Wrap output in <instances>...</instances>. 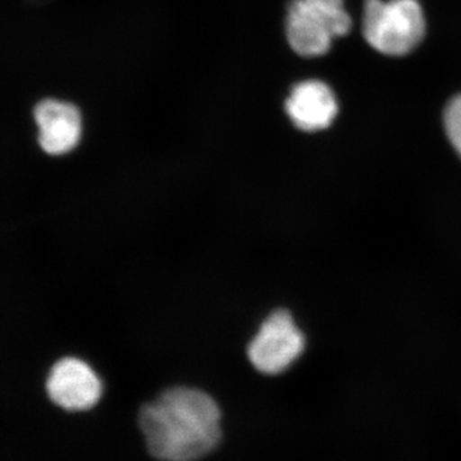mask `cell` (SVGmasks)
Listing matches in <instances>:
<instances>
[{
  "label": "cell",
  "mask_w": 461,
  "mask_h": 461,
  "mask_svg": "<svg viewBox=\"0 0 461 461\" xmlns=\"http://www.w3.org/2000/svg\"><path fill=\"white\" fill-rule=\"evenodd\" d=\"M140 427L150 454L163 461H196L221 439V411L196 388L165 391L141 409Z\"/></svg>",
  "instance_id": "cell-1"
},
{
  "label": "cell",
  "mask_w": 461,
  "mask_h": 461,
  "mask_svg": "<svg viewBox=\"0 0 461 461\" xmlns=\"http://www.w3.org/2000/svg\"><path fill=\"white\" fill-rule=\"evenodd\" d=\"M363 35L366 42L390 57L411 53L426 35V18L417 0H366Z\"/></svg>",
  "instance_id": "cell-2"
},
{
  "label": "cell",
  "mask_w": 461,
  "mask_h": 461,
  "mask_svg": "<svg viewBox=\"0 0 461 461\" xmlns=\"http://www.w3.org/2000/svg\"><path fill=\"white\" fill-rule=\"evenodd\" d=\"M305 348V339L286 311H278L263 321L248 348L249 360L264 375L286 371Z\"/></svg>",
  "instance_id": "cell-3"
},
{
  "label": "cell",
  "mask_w": 461,
  "mask_h": 461,
  "mask_svg": "<svg viewBox=\"0 0 461 461\" xmlns=\"http://www.w3.org/2000/svg\"><path fill=\"white\" fill-rule=\"evenodd\" d=\"M47 391L51 402L60 408L80 411L96 405L102 397L103 384L89 364L66 357L51 369Z\"/></svg>",
  "instance_id": "cell-4"
},
{
  "label": "cell",
  "mask_w": 461,
  "mask_h": 461,
  "mask_svg": "<svg viewBox=\"0 0 461 461\" xmlns=\"http://www.w3.org/2000/svg\"><path fill=\"white\" fill-rule=\"evenodd\" d=\"M285 32L291 50L303 58L324 56L339 38L332 21L305 0L288 3Z\"/></svg>",
  "instance_id": "cell-5"
},
{
  "label": "cell",
  "mask_w": 461,
  "mask_h": 461,
  "mask_svg": "<svg viewBox=\"0 0 461 461\" xmlns=\"http://www.w3.org/2000/svg\"><path fill=\"white\" fill-rule=\"evenodd\" d=\"M35 121L39 127V144L45 153L63 156L80 144L83 114L72 103L42 100L35 108Z\"/></svg>",
  "instance_id": "cell-6"
},
{
  "label": "cell",
  "mask_w": 461,
  "mask_h": 461,
  "mask_svg": "<svg viewBox=\"0 0 461 461\" xmlns=\"http://www.w3.org/2000/svg\"><path fill=\"white\" fill-rule=\"evenodd\" d=\"M287 117L304 132L326 130L339 113L338 99L329 85L320 80L296 84L285 102Z\"/></svg>",
  "instance_id": "cell-7"
},
{
  "label": "cell",
  "mask_w": 461,
  "mask_h": 461,
  "mask_svg": "<svg viewBox=\"0 0 461 461\" xmlns=\"http://www.w3.org/2000/svg\"><path fill=\"white\" fill-rule=\"evenodd\" d=\"M308 5L320 9L336 23L339 36L348 35L351 30V18L344 7V0H305Z\"/></svg>",
  "instance_id": "cell-8"
},
{
  "label": "cell",
  "mask_w": 461,
  "mask_h": 461,
  "mask_svg": "<svg viewBox=\"0 0 461 461\" xmlns=\"http://www.w3.org/2000/svg\"><path fill=\"white\" fill-rule=\"evenodd\" d=\"M445 129L455 150L461 156V95L455 96L446 107Z\"/></svg>",
  "instance_id": "cell-9"
}]
</instances>
